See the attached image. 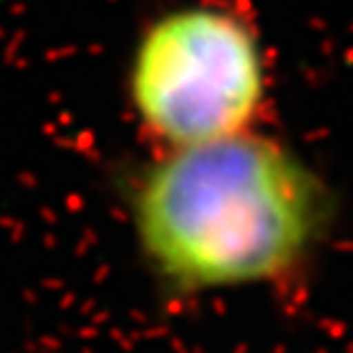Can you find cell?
I'll return each instance as SVG.
<instances>
[{
    "mask_svg": "<svg viewBox=\"0 0 353 353\" xmlns=\"http://www.w3.org/2000/svg\"><path fill=\"white\" fill-rule=\"evenodd\" d=\"M140 253L176 294L292 277L314 253L329 196L307 162L250 130L165 150L132 182Z\"/></svg>",
    "mask_w": 353,
    "mask_h": 353,
    "instance_id": "cell-1",
    "label": "cell"
},
{
    "mask_svg": "<svg viewBox=\"0 0 353 353\" xmlns=\"http://www.w3.org/2000/svg\"><path fill=\"white\" fill-rule=\"evenodd\" d=\"M128 99L160 152L250 132L265 103L253 25L216 0L160 15L135 44Z\"/></svg>",
    "mask_w": 353,
    "mask_h": 353,
    "instance_id": "cell-2",
    "label": "cell"
}]
</instances>
